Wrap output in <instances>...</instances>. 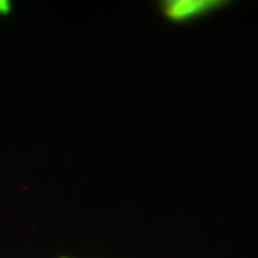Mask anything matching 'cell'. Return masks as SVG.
I'll return each instance as SVG.
<instances>
[{
	"instance_id": "6da1fadb",
	"label": "cell",
	"mask_w": 258,
	"mask_h": 258,
	"mask_svg": "<svg viewBox=\"0 0 258 258\" xmlns=\"http://www.w3.org/2000/svg\"><path fill=\"white\" fill-rule=\"evenodd\" d=\"M221 5L222 2L218 0H171L165 3V13L174 20H184L204 15Z\"/></svg>"
},
{
	"instance_id": "7a4b0ae2",
	"label": "cell",
	"mask_w": 258,
	"mask_h": 258,
	"mask_svg": "<svg viewBox=\"0 0 258 258\" xmlns=\"http://www.w3.org/2000/svg\"><path fill=\"white\" fill-rule=\"evenodd\" d=\"M10 12V2L0 0V15H6Z\"/></svg>"
},
{
	"instance_id": "3957f363",
	"label": "cell",
	"mask_w": 258,
	"mask_h": 258,
	"mask_svg": "<svg viewBox=\"0 0 258 258\" xmlns=\"http://www.w3.org/2000/svg\"><path fill=\"white\" fill-rule=\"evenodd\" d=\"M63 258H69V257H63Z\"/></svg>"
}]
</instances>
